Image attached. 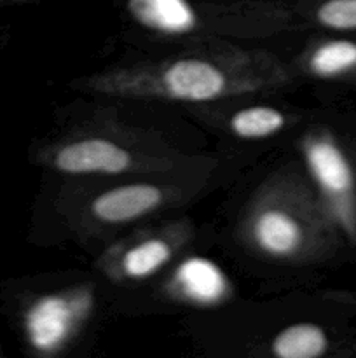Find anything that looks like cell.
Instances as JSON below:
<instances>
[{
	"label": "cell",
	"instance_id": "cell-1",
	"mask_svg": "<svg viewBox=\"0 0 356 358\" xmlns=\"http://www.w3.org/2000/svg\"><path fill=\"white\" fill-rule=\"evenodd\" d=\"M112 83V90L138 91V94H154L168 100L194 103L258 90L264 84L258 77H246L243 73L236 76L220 63L205 58L177 59L149 76L142 73L138 79L121 76Z\"/></svg>",
	"mask_w": 356,
	"mask_h": 358
},
{
	"label": "cell",
	"instance_id": "cell-2",
	"mask_svg": "<svg viewBox=\"0 0 356 358\" xmlns=\"http://www.w3.org/2000/svg\"><path fill=\"white\" fill-rule=\"evenodd\" d=\"M302 152L323 199L325 215L335 229L356 243V175L351 161L327 133L307 136Z\"/></svg>",
	"mask_w": 356,
	"mask_h": 358
},
{
	"label": "cell",
	"instance_id": "cell-3",
	"mask_svg": "<svg viewBox=\"0 0 356 358\" xmlns=\"http://www.w3.org/2000/svg\"><path fill=\"white\" fill-rule=\"evenodd\" d=\"M84 304L87 301L66 296H47L35 301L24 315L28 343L42 353L56 352L80 322Z\"/></svg>",
	"mask_w": 356,
	"mask_h": 358
},
{
	"label": "cell",
	"instance_id": "cell-4",
	"mask_svg": "<svg viewBox=\"0 0 356 358\" xmlns=\"http://www.w3.org/2000/svg\"><path fill=\"white\" fill-rule=\"evenodd\" d=\"M52 166L68 175H117L131 166V156L112 140L82 138L61 147L52 157Z\"/></svg>",
	"mask_w": 356,
	"mask_h": 358
},
{
	"label": "cell",
	"instance_id": "cell-5",
	"mask_svg": "<svg viewBox=\"0 0 356 358\" xmlns=\"http://www.w3.org/2000/svg\"><path fill=\"white\" fill-rule=\"evenodd\" d=\"M251 240L269 257L288 259L302 252L306 229L299 219L278 206H265L251 220Z\"/></svg>",
	"mask_w": 356,
	"mask_h": 358
},
{
	"label": "cell",
	"instance_id": "cell-6",
	"mask_svg": "<svg viewBox=\"0 0 356 358\" xmlns=\"http://www.w3.org/2000/svg\"><path fill=\"white\" fill-rule=\"evenodd\" d=\"M163 189L150 184H129L110 189L91 203V212L101 222L122 224L140 219L163 205Z\"/></svg>",
	"mask_w": 356,
	"mask_h": 358
},
{
	"label": "cell",
	"instance_id": "cell-7",
	"mask_svg": "<svg viewBox=\"0 0 356 358\" xmlns=\"http://www.w3.org/2000/svg\"><path fill=\"white\" fill-rule=\"evenodd\" d=\"M133 20L164 35H187L198 28L199 16L188 0H128Z\"/></svg>",
	"mask_w": 356,
	"mask_h": 358
},
{
	"label": "cell",
	"instance_id": "cell-8",
	"mask_svg": "<svg viewBox=\"0 0 356 358\" xmlns=\"http://www.w3.org/2000/svg\"><path fill=\"white\" fill-rule=\"evenodd\" d=\"M177 289L185 299L198 304L218 303L227 290L222 271L205 259H188L175 276Z\"/></svg>",
	"mask_w": 356,
	"mask_h": 358
},
{
	"label": "cell",
	"instance_id": "cell-9",
	"mask_svg": "<svg viewBox=\"0 0 356 358\" xmlns=\"http://www.w3.org/2000/svg\"><path fill=\"white\" fill-rule=\"evenodd\" d=\"M279 358H318L328 350V338L320 325L295 324L279 332L271 345Z\"/></svg>",
	"mask_w": 356,
	"mask_h": 358
},
{
	"label": "cell",
	"instance_id": "cell-10",
	"mask_svg": "<svg viewBox=\"0 0 356 358\" xmlns=\"http://www.w3.org/2000/svg\"><path fill=\"white\" fill-rule=\"evenodd\" d=\"M307 69L320 79H341L356 76V42L327 41L309 56Z\"/></svg>",
	"mask_w": 356,
	"mask_h": 358
},
{
	"label": "cell",
	"instance_id": "cell-11",
	"mask_svg": "<svg viewBox=\"0 0 356 358\" xmlns=\"http://www.w3.org/2000/svg\"><path fill=\"white\" fill-rule=\"evenodd\" d=\"M171 257V247L161 238L142 241L129 248L121 259V269L128 278H147L159 271Z\"/></svg>",
	"mask_w": 356,
	"mask_h": 358
},
{
	"label": "cell",
	"instance_id": "cell-12",
	"mask_svg": "<svg viewBox=\"0 0 356 358\" xmlns=\"http://www.w3.org/2000/svg\"><path fill=\"white\" fill-rule=\"evenodd\" d=\"M285 124V114L272 107L243 108L230 117V129L234 135L246 140L267 138L281 131Z\"/></svg>",
	"mask_w": 356,
	"mask_h": 358
},
{
	"label": "cell",
	"instance_id": "cell-13",
	"mask_svg": "<svg viewBox=\"0 0 356 358\" xmlns=\"http://www.w3.org/2000/svg\"><path fill=\"white\" fill-rule=\"evenodd\" d=\"M316 21L330 30H356V0H323L314 10Z\"/></svg>",
	"mask_w": 356,
	"mask_h": 358
},
{
	"label": "cell",
	"instance_id": "cell-14",
	"mask_svg": "<svg viewBox=\"0 0 356 358\" xmlns=\"http://www.w3.org/2000/svg\"><path fill=\"white\" fill-rule=\"evenodd\" d=\"M7 2H23V0H0V3H7Z\"/></svg>",
	"mask_w": 356,
	"mask_h": 358
}]
</instances>
